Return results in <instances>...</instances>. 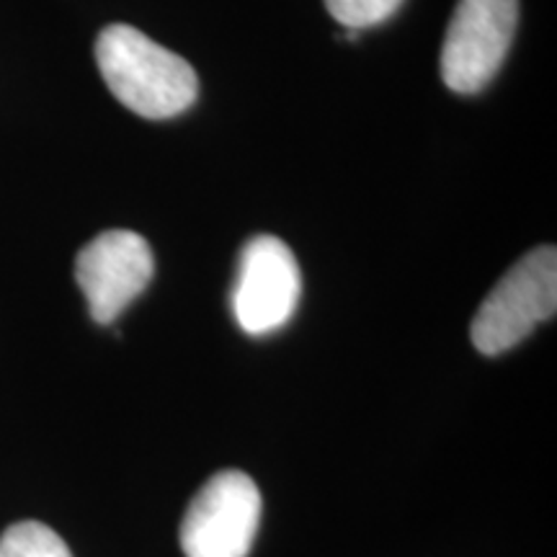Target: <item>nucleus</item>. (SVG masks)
<instances>
[{"label": "nucleus", "instance_id": "nucleus-6", "mask_svg": "<svg viewBox=\"0 0 557 557\" xmlns=\"http://www.w3.org/2000/svg\"><path fill=\"white\" fill-rule=\"evenodd\" d=\"M156 259L148 240L132 230L96 235L75 259V282L96 323L109 325L143 295L150 284Z\"/></svg>", "mask_w": 557, "mask_h": 557}, {"label": "nucleus", "instance_id": "nucleus-8", "mask_svg": "<svg viewBox=\"0 0 557 557\" xmlns=\"http://www.w3.org/2000/svg\"><path fill=\"white\" fill-rule=\"evenodd\" d=\"M403 0H325V9L341 26L348 32L359 34L369 26L385 24L393 18Z\"/></svg>", "mask_w": 557, "mask_h": 557}, {"label": "nucleus", "instance_id": "nucleus-2", "mask_svg": "<svg viewBox=\"0 0 557 557\" xmlns=\"http://www.w3.org/2000/svg\"><path fill=\"white\" fill-rule=\"evenodd\" d=\"M557 250L542 246L524 256L483 299L470 338L480 354L498 357L555 315Z\"/></svg>", "mask_w": 557, "mask_h": 557}, {"label": "nucleus", "instance_id": "nucleus-4", "mask_svg": "<svg viewBox=\"0 0 557 557\" xmlns=\"http://www.w3.org/2000/svg\"><path fill=\"white\" fill-rule=\"evenodd\" d=\"M519 0H459L442 45V81L455 94H478L511 50Z\"/></svg>", "mask_w": 557, "mask_h": 557}, {"label": "nucleus", "instance_id": "nucleus-1", "mask_svg": "<svg viewBox=\"0 0 557 557\" xmlns=\"http://www.w3.org/2000/svg\"><path fill=\"white\" fill-rule=\"evenodd\" d=\"M96 62L114 99L145 120L184 114L199 96L189 62L135 26H107L96 39Z\"/></svg>", "mask_w": 557, "mask_h": 557}, {"label": "nucleus", "instance_id": "nucleus-3", "mask_svg": "<svg viewBox=\"0 0 557 557\" xmlns=\"http://www.w3.org/2000/svg\"><path fill=\"white\" fill-rule=\"evenodd\" d=\"M261 491L240 470H222L199 487L181 521L186 557H248L261 527Z\"/></svg>", "mask_w": 557, "mask_h": 557}, {"label": "nucleus", "instance_id": "nucleus-7", "mask_svg": "<svg viewBox=\"0 0 557 557\" xmlns=\"http://www.w3.org/2000/svg\"><path fill=\"white\" fill-rule=\"evenodd\" d=\"M0 557H73L58 532L39 521H18L0 537Z\"/></svg>", "mask_w": 557, "mask_h": 557}, {"label": "nucleus", "instance_id": "nucleus-5", "mask_svg": "<svg viewBox=\"0 0 557 557\" xmlns=\"http://www.w3.org/2000/svg\"><path fill=\"white\" fill-rule=\"evenodd\" d=\"M302 297V271L284 240L250 238L240 250L233 315L248 336H269L289 323Z\"/></svg>", "mask_w": 557, "mask_h": 557}]
</instances>
